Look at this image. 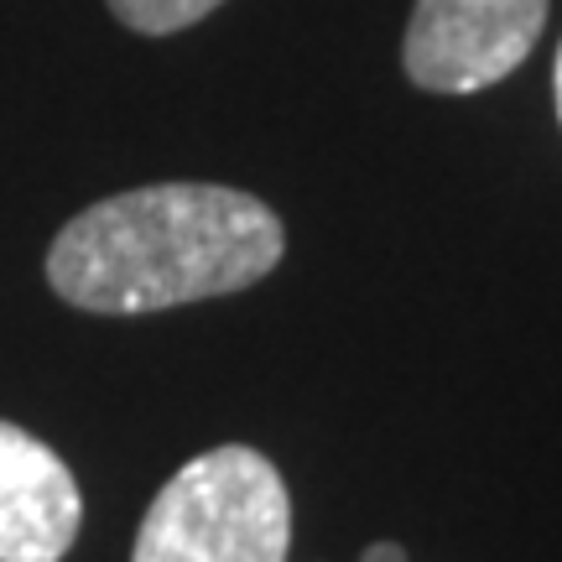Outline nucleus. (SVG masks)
Returning a JSON list of instances; mask_svg holds the SVG:
<instances>
[{"label": "nucleus", "instance_id": "1", "mask_svg": "<svg viewBox=\"0 0 562 562\" xmlns=\"http://www.w3.org/2000/svg\"><path fill=\"white\" fill-rule=\"evenodd\" d=\"M286 256V229L256 193L151 182L89 203L58 229L47 281L79 313H161L245 292Z\"/></svg>", "mask_w": 562, "mask_h": 562}, {"label": "nucleus", "instance_id": "2", "mask_svg": "<svg viewBox=\"0 0 562 562\" xmlns=\"http://www.w3.org/2000/svg\"><path fill=\"white\" fill-rule=\"evenodd\" d=\"M292 495L261 448L224 442L161 484L131 562H286Z\"/></svg>", "mask_w": 562, "mask_h": 562}, {"label": "nucleus", "instance_id": "3", "mask_svg": "<svg viewBox=\"0 0 562 562\" xmlns=\"http://www.w3.org/2000/svg\"><path fill=\"white\" fill-rule=\"evenodd\" d=\"M547 26V0H417L406 21V79L427 94H474L510 79Z\"/></svg>", "mask_w": 562, "mask_h": 562}, {"label": "nucleus", "instance_id": "4", "mask_svg": "<svg viewBox=\"0 0 562 562\" xmlns=\"http://www.w3.org/2000/svg\"><path fill=\"white\" fill-rule=\"evenodd\" d=\"M79 521L74 469L42 438L0 422V562H63Z\"/></svg>", "mask_w": 562, "mask_h": 562}, {"label": "nucleus", "instance_id": "5", "mask_svg": "<svg viewBox=\"0 0 562 562\" xmlns=\"http://www.w3.org/2000/svg\"><path fill=\"white\" fill-rule=\"evenodd\" d=\"M224 0H110V11L140 32V37H167V32H182L203 21L209 11H220Z\"/></svg>", "mask_w": 562, "mask_h": 562}, {"label": "nucleus", "instance_id": "6", "mask_svg": "<svg viewBox=\"0 0 562 562\" xmlns=\"http://www.w3.org/2000/svg\"><path fill=\"white\" fill-rule=\"evenodd\" d=\"M360 562H412V558H406V547H396V542H370Z\"/></svg>", "mask_w": 562, "mask_h": 562}, {"label": "nucleus", "instance_id": "7", "mask_svg": "<svg viewBox=\"0 0 562 562\" xmlns=\"http://www.w3.org/2000/svg\"><path fill=\"white\" fill-rule=\"evenodd\" d=\"M552 83H558V115H562V47H558V74H552Z\"/></svg>", "mask_w": 562, "mask_h": 562}]
</instances>
